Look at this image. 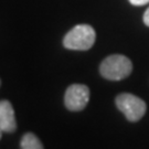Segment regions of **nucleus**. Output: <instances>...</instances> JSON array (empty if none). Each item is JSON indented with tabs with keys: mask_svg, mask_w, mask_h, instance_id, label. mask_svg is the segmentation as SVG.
<instances>
[{
	"mask_svg": "<svg viewBox=\"0 0 149 149\" xmlns=\"http://www.w3.org/2000/svg\"><path fill=\"white\" fill-rule=\"evenodd\" d=\"M132 61L122 54H113L107 56L100 66L102 76L109 81L124 80L132 73Z\"/></svg>",
	"mask_w": 149,
	"mask_h": 149,
	"instance_id": "1",
	"label": "nucleus"
},
{
	"mask_svg": "<svg viewBox=\"0 0 149 149\" xmlns=\"http://www.w3.org/2000/svg\"><path fill=\"white\" fill-rule=\"evenodd\" d=\"M95 30L88 24H77L66 33L63 39V45L69 50L86 51L95 42Z\"/></svg>",
	"mask_w": 149,
	"mask_h": 149,
	"instance_id": "2",
	"label": "nucleus"
},
{
	"mask_svg": "<svg viewBox=\"0 0 149 149\" xmlns=\"http://www.w3.org/2000/svg\"><path fill=\"white\" fill-rule=\"evenodd\" d=\"M115 103L118 109L129 122H138L145 115L147 109L146 103L141 98L129 93L119 94L116 97Z\"/></svg>",
	"mask_w": 149,
	"mask_h": 149,
	"instance_id": "3",
	"label": "nucleus"
},
{
	"mask_svg": "<svg viewBox=\"0 0 149 149\" xmlns=\"http://www.w3.org/2000/svg\"><path fill=\"white\" fill-rule=\"evenodd\" d=\"M90 101V90L83 84H73L68 87L64 96V104L69 111L79 112L84 109Z\"/></svg>",
	"mask_w": 149,
	"mask_h": 149,
	"instance_id": "4",
	"label": "nucleus"
},
{
	"mask_svg": "<svg viewBox=\"0 0 149 149\" xmlns=\"http://www.w3.org/2000/svg\"><path fill=\"white\" fill-rule=\"evenodd\" d=\"M17 128L15 111L9 101H0V129L3 133H13Z\"/></svg>",
	"mask_w": 149,
	"mask_h": 149,
	"instance_id": "5",
	"label": "nucleus"
},
{
	"mask_svg": "<svg viewBox=\"0 0 149 149\" xmlns=\"http://www.w3.org/2000/svg\"><path fill=\"white\" fill-rule=\"evenodd\" d=\"M21 149H43V146L34 134L27 133L21 139Z\"/></svg>",
	"mask_w": 149,
	"mask_h": 149,
	"instance_id": "6",
	"label": "nucleus"
},
{
	"mask_svg": "<svg viewBox=\"0 0 149 149\" xmlns=\"http://www.w3.org/2000/svg\"><path fill=\"white\" fill-rule=\"evenodd\" d=\"M129 2L134 6H144L149 3V0H129Z\"/></svg>",
	"mask_w": 149,
	"mask_h": 149,
	"instance_id": "7",
	"label": "nucleus"
},
{
	"mask_svg": "<svg viewBox=\"0 0 149 149\" xmlns=\"http://www.w3.org/2000/svg\"><path fill=\"white\" fill-rule=\"evenodd\" d=\"M143 18H144V23L147 26V27H149V8L145 11L144 17H143Z\"/></svg>",
	"mask_w": 149,
	"mask_h": 149,
	"instance_id": "8",
	"label": "nucleus"
},
{
	"mask_svg": "<svg viewBox=\"0 0 149 149\" xmlns=\"http://www.w3.org/2000/svg\"><path fill=\"white\" fill-rule=\"evenodd\" d=\"M2 133H3V132L0 129V139H1V137H2Z\"/></svg>",
	"mask_w": 149,
	"mask_h": 149,
	"instance_id": "9",
	"label": "nucleus"
}]
</instances>
